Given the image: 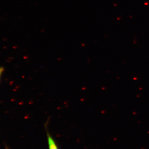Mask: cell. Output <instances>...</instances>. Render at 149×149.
I'll return each instance as SVG.
<instances>
[{
	"label": "cell",
	"instance_id": "6da1fadb",
	"mask_svg": "<svg viewBox=\"0 0 149 149\" xmlns=\"http://www.w3.org/2000/svg\"><path fill=\"white\" fill-rule=\"evenodd\" d=\"M47 136L49 149H59L55 140L48 132H47Z\"/></svg>",
	"mask_w": 149,
	"mask_h": 149
},
{
	"label": "cell",
	"instance_id": "7a4b0ae2",
	"mask_svg": "<svg viewBox=\"0 0 149 149\" xmlns=\"http://www.w3.org/2000/svg\"><path fill=\"white\" fill-rule=\"evenodd\" d=\"M4 68L3 67H0V80L1 77L3 72H4Z\"/></svg>",
	"mask_w": 149,
	"mask_h": 149
},
{
	"label": "cell",
	"instance_id": "3957f363",
	"mask_svg": "<svg viewBox=\"0 0 149 149\" xmlns=\"http://www.w3.org/2000/svg\"></svg>",
	"mask_w": 149,
	"mask_h": 149
}]
</instances>
